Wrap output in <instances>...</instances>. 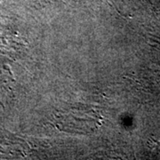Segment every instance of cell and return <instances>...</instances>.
<instances>
[{"label":"cell","mask_w":160,"mask_h":160,"mask_svg":"<svg viewBox=\"0 0 160 160\" xmlns=\"http://www.w3.org/2000/svg\"><path fill=\"white\" fill-rule=\"evenodd\" d=\"M100 118L92 110L72 108L57 116V126L64 132L87 133L93 132L100 126Z\"/></svg>","instance_id":"obj_1"}]
</instances>
